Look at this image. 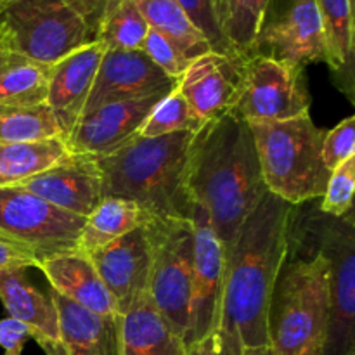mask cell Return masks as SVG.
I'll return each instance as SVG.
<instances>
[{
	"label": "cell",
	"mask_w": 355,
	"mask_h": 355,
	"mask_svg": "<svg viewBox=\"0 0 355 355\" xmlns=\"http://www.w3.org/2000/svg\"><path fill=\"white\" fill-rule=\"evenodd\" d=\"M250 128L267 191L293 207L321 200L331 172L322 162L326 130L311 113Z\"/></svg>",
	"instance_id": "obj_5"
},
{
	"label": "cell",
	"mask_w": 355,
	"mask_h": 355,
	"mask_svg": "<svg viewBox=\"0 0 355 355\" xmlns=\"http://www.w3.org/2000/svg\"><path fill=\"white\" fill-rule=\"evenodd\" d=\"M201 121L189 107L187 101L179 92L177 85L168 94L155 104L146 120L139 127V137H162V135L175 134V132L191 130L196 132Z\"/></svg>",
	"instance_id": "obj_31"
},
{
	"label": "cell",
	"mask_w": 355,
	"mask_h": 355,
	"mask_svg": "<svg viewBox=\"0 0 355 355\" xmlns=\"http://www.w3.org/2000/svg\"><path fill=\"white\" fill-rule=\"evenodd\" d=\"M151 257V239L146 224L97 252L89 253L90 262L110 291L120 315H123L141 295L148 293Z\"/></svg>",
	"instance_id": "obj_14"
},
{
	"label": "cell",
	"mask_w": 355,
	"mask_h": 355,
	"mask_svg": "<svg viewBox=\"0 0 355 355\" xmlns=\"http://www.w3.org/2000/svg\"><path fill=\"white\" fill-rule=\"evenodd\" d=\"M49 75L51 66L16 51L0 26V111L45 103Z\"/></svg>",
	"instance_id": "obj_23"
},
{
	"label": "cell",
	"mask_w": 355,
	"mask_h": 355,
	"mask_svg": "<svg viewBox=\"0 0 355 355\" xmlns=\"http://www.w3.org/2000/svg\"><path fill=\"white\" fill-rule=\"evenodd\" d=\"M33 338V333L23 322L12 318L0 321V347L3 355H23L24 343Z\"/></svg>",
	"instance_id": "obj_38"
},
{
	"label": "cell",
	"mask_w": 355,
	"mask_h": 355,
	"mask_svg": "<svg viewBox=\"0 0 355 355\" xmlns=\"http://www.w3.org/2000/svg\"><path fill=\"white\" fill-rule=\"evenodd\" d=\"M40 259L23 243L0 232V272L37 267Z\"/></svg>",
	"instance_id": "obj_36"
},
{
	"label": "cell",
	"mask_w": 355,
	"mask_h": 355,
	"mask_svg": "<svg viewBox=\"0 0 355 355\" xmlns=\"http://www.w3.org/2000/svg\"><path fill=\"white\" fill-rule=\"evenodd\" d=\"M177 2L182 7L184 12L187 14V17L193 21L194 26L201 31V35H203L205 38H207L211 51L218 52V54L236 58L231 52V49H229V45L225 44L220 31H218L214 12V0H177Z\"/></svg>",
	"instance_id": "obj_34"
},
{
	"label": "cell",
	"mask_w": 355,
	"mask_h": 355,
	"mask_svg": "<svg viewBox=\"0 0 355 355\" xmlns=\"http://www.w3.org/2000/svg\"><path fill=\"white\" fill-rule=\"evenodd\" d=\"M269 6L270 0H214L218 31L236 58L253 54Z\"/></svg>",
	"instance_id": "obj_27"
},
{
	"label": "cell",
	"mask_w": 355,
	"mask_h": 355,
	"mask_svg": "<svg viewBox=\"0 0 355 355\" xmlns=\"http://www.w3.org/2000/svg\"><path fill=\"white\" fill-rule=\"evenodd\" d=\"M106 45L92 40L51 66L45 104L52 110L64 139L82 118Z\"/></svg>",
	"instance_id": "obj_18"
},
{
	"label": "cell",
	"mask_w": 355,
	"mask_h": 355,
	"mask_svg": "<svg viewBox=\"0 0 355 355\" xmlns=\"http://www.w3.org/2000/svg\"><path fill=\"white\" fill-rule=\"evenodd\" d=\"M241 355H274V352L272 349L267 345V347H259V349H245Z\"/></svg>",
	"instance_id": "obj_40"
},
{
	"label": "cell",
	"mask_w": 355,
	"mask_h": 355,
	"mask_svg": "<svg viewBox=\"0 0 355 355\" xmlns=\"http://www.w3.org/2000/svg\"><path fill=\"white\" fill-rule=\"evenodd\" d=\"M352 156H355V116H349L335 128L326 130L322 139V162L331 172Z\"/></svg>",
	"instance_id": "obj_35"
},
{
	"label": "cell",
	"mask_w": 355,
	"mask_h": 355,
	"mask_svg": "<svg viewBox=\"0 0 355 355\" xmlns=\"http://www.w3.org/2000/svg\"><path fill=\"white\" fill-rule=\"evenodd\" d=\"M151 270L148 295L182 342L189 328L194 272V232L191 218H151Z\"/></svg>",
	"instance_id": "obj_8"
},
{
	"label": "cell",
	"mask_w": 355,
	"mask_h": 355,
	"mask_svg": "<svg viewBox=\"0 0 355 355\" xmlns=\"http://www.w3.org/2000/svg\"><path fill=\"white\" fill-rule=\"evenodd\" d=\"M309 203L297 205L291 220L329 267V318L321 355H355V217H331Z\"/></svg>",
	"instance_id": "obj_6"
},
{
	"label": "cell",
	"mask_w": 355,
	"mask_h": 355,
	"mask_svg": "<svg viewBox=\"0 0 355 355\" xmlns=\"http://www.w3.org/2000/svg\"><path fill=\"white\" fill-rule=\"evenodd\" d=\"M350 2H352V3H354V0H350Z\"/></svg>",
	"instance_id": "obj_42"
},
{
	"label": "cell",
	"mask_w": 355,
	"mask_h": 355,
	"mask_svg": "<svg viewBox=\"0 0 355 355\" xmlns=\"http://www.w3.org/2000/svg\"><path fill=\"white\" fill-rule=\"evenodd\" d=\"M37 269L45 274L51 290L73 304L101 315H120L87 253L73 250L45 257L38 262Z\"/></svg>",
	"instance_id": "obj_21"
},
{
	"label": "cell",
	"mask_w": 355,
	"mask_h": 355,
	"mask_svg": "<svg viewBox=\"0 0 355 355\" xmlns=\"http://www.w3.org/2000/svg\"><path fill=\"white\" fill-rule=\"evenodd\" d=\"M328 318V262L291 220L288 253L267 309V338L274 355H321Z\"/></svg>",
	"instance_id": "obj_4"
},
{
	"label": "cell",
	"mask_w": 355,
	"mask_h": 355,
	"mask_svg": "<svg viewBox=\"0 0 355 355\" xmlns=\"http://www.w3.org/2000/svg\"><path fill=\"white\" fill-rule=\"evenodd\" d=\"M243 59L210 51L194 59L177 80V89L201 123L234 107Z\"/></svg>",
	"instance_id": "obj_15"
},
{
	"label": "cell",
	"mask_w": 355,
	"mask_h": 355,
	"mask_svg": "<svg viewBox=\"0 0 355 355\" xmlns=\"http://www.w3.org/2000/svg\"><path fill=\"white\" fill-rule=\"evenodd\" d=\"M322 21L326 64L336 87L354 103V3L350 0H314Z\"/></svg>",
	"instance_id": "obj_24"
},
{
	"label": "cell",
	"mask_w": 355,
	"mask_h": 355,
	"mask_svg": "<svg viewBox=\"0 0 355 355\" xmlns=\"http://www.w3.org/2000/svg\"><path fill=\"white\" fill-rule=\"evenodd\" d=\"M149 217L137 203L120 198H104L99 207L85 218L80 231L76 250L92 253L110 245L127 232L148 224Z\"/></svg>",
	"instance_id": "obj_25"
},
{
	"label": "cell",
	"mask_w": 355,
	"mask_h": 355,
	"mask_svg": "<svg viewBox=\"0 0 355 355\" xmlns=\"http://www.w3.org/2000/svg\"><path fill=\"white\" fill-rule=\"evenodd\" d=\"M0 300L9 318L23 322L47 355H64L59 336L58 311L51 295L42 293L24 269L0 272Z\"/></svg>",
	"instance_id": "obj_19"
},
{
	"label": "cell",
	"mask_w": 355,
	"mask_h": 355,
	"mask_svg": "<svg viewBox=\"0 0 355 355\" xmlns=\"http://www.w3.org/2000/svg\"><path fill=\"white\" fill-rule=\"evenodd\" d=\"M64 355H121V315H101L49 291Z\"/></svg>",
	"instance_id": "obj_20"
},
{
	"label": "cell",
	"mask_w": 355,
	"mask_h": 355,
	"mask_svg": "<svg viewBox=\"0 0 355 355\" xmlns=\"http://www.w3.org/2000/svg\"><path fill=\"white\" fill-rule=\"evenodd\" d=\"M175 85L177 80L166 76L142 51L106 49L83 114L104 104L166 94Z\"/></svg>",
	"instance_id": "obj_13"
},
{
	"label": "cell",
	"mask_w": 355,
	"mask_h": 355,
	"mask_svg": "<svg viewBox=\"0 0 355 355\" xmlns=\"http://www.w3.org/2000/svg\"><path fill=\"white\" fill-rule=\"evenodd\" d=\"M311 96L304 69L272 58L243 59L241 85L234 111L248 125L274 123L309 114Z\"/></svg>",
	"instance_id": "obj_9"
},
{
	"label": "cell",
	"mask_w": 355,
	"mask_h": 355,
	"mask_svg": "<svg viewBox=\"0 0 355 355\" xmlns=\"http://www.w3.org/2000/svg\"><path fill=\"white\" fill-rule=\"evenodd\" d=\"M49 139H64V135L45 103L0 111V142H38Z\"/></svg>",
	"instance_id": "obj_30"
},
{
	"label": "cell",
	"mask_w": 355,
	"mask_h": 355,
	"mask_svg": "<svg viewBox=\"0 0 355 355\" xmlns=\"http://www.w3.org/2000/svg\"><path fill=\"white\" fill-rule=\"evenodd\" d=\"M355 191V156L345 159L331 170L326 191L319 200V210L331 217H347L354 214Z\"/></svg>",
	"instance_id": "obj_32"
},
{
	"label": "cell",
	"mask_w": 355,
	"mask_h": 355,
	"mask_svg": "<svg viewBox=\"0 0 355 355\" xmlns=\"http://www.w3.org/2000/svg\"><path fill=\"white\" fill-rule=\"evenodd\" d=\"M163 96L165 94H156L142 99L104 104L83 114L64 139L66 148L71 155L87 156H104L114 151L137 134L149 111Z\"/></svg>",
	"instance_id": "obj_16"
},
{
	"label": "cell",
	"mask_w": 355,
	"mask_h": 355,
	"mask_svg": "<svg viewBox=\"0 0 355 355\" xmlns=\"http://www.w3.org/2000/svg\"><path fill=\"white\" fill-rule=\"evenodd\" d=\"M253 54L300 69L326 62L324 30L314 0H270Z\"/></svg>",
	"instance_id": "obj_11"
},
{
	"label": "cell",
	"mask_w": 355,
	"mask_h": 355,
	"mask_svg": "<svg viewBox=\"0 0 355 355\" xmlns=\"http://www.w3.org/2000/svg\"><path fill=\"white\" fill-rule=\"evenodd\" d=\"M293 208L267 191L225 252L218 328L243 350L269 345L267 309L288 253Z\"/></svg>",
	"instance_id": "obj_2"
},
{
	"label": "cell",
	"mask_w": 355,
	"mask_h": 355,
	"mask_svg": "<svg viewBox=\"0 0 355 355\" xmlns=\"http://www.w3.org/2000/svg\"><path fill=\"white\" fill-rule=\"evenodd\" d=\"M0 26L16 51L45 66L96 40L94 21L66 0H14Z\"/></svg>",
	"instance_id": "obj_7"
},
{
	"label": "cell",
	"mask_w": 355,
	"mask_h": 355,
	"mask_svg": "<svg viewBox=\"0 0 355 355\" xmlns=\"http://www.w3.org/2000/svg\"><path fill=\"white\" fill-rule=\"evenodd\" d=\"M193 135L191 130L151 139L135 134L114 151L94 156L103 196L134 201L153 218H191L186 163Z\"/></svg>",
	"instance_id": "obj_3"
},
{
	"label": "cell",
	"mask_w": 355,
	"mask_h": 355,
	"mask_svg": "<svg viewBox=\"0 0 355 355\" xmlns=\"http://www.w3.org/2000/svg\"><path fill=\"white\" fill-rule=\"evenodd\" d=\"M3 2L9 3V2H14V0H3ZM66 2L71 3V6H75L76 9L82 10L87 17H90V19L94 21V24H96V28H97V21H99L101 9H103V0H66Z\"/></svg>",
	"instance_id": "obj_39"
},
{
	"label": "cell",
	"mask_w": 355,
	"mask_h": 355,
	"mask_svg": "<svg viewBox=\"0 0 355 355\" xmlns=\"http://www.w3.org/2000/svg\"><path fill=\"white\" fill-rule=\"evenodd\" d=\"M19 187L83 218L89 217L104 200L97 163L94 156L87 155H69L58 165L21 182Z\"/></svg>",
	"instance_id": "obj_17"
},
{
	"label": "cell",
	"mask_w": 355,
	"mask_h": 355,
	"mask_svg": "<svg viewBox=\"0 0 355 355\" xmlns=\"http://www.w3.org/2000/svg\"><path fill=\"white\" fill-rule=\"evenodd\" d=\"M186 191L191 205L207 211L227 252L245 218L267 194L252 128L232 110L194 132Z\"/></svg>",
	"instance_id": "obj_1"
},
{
	"label": "cell",
	"mask_w": 355,
	"mask_h": 355,
	"mask_svg": "<svg viewBox=\"0 0 355 355\" xmlns=\"http://www.w3.org/2000/svg\"><path fill=\"white\" fill-rule=\"evenodd\" d=\"M6 6H7V3L3 2V0H0V17H2V14H3V9H6Z\"/></svg>",
	"instance_id": "obj_41"
},
{
	"label": "cell",
	"mask_w": 355,
	"mask_h": 355,
	"mask_svg": "<svg viewBox=\"0 0 355 355\" xmlns=\"http://www.w3.org/2000/svg\"><path fill=\"white\" fill-rule=\"evenodd\" d=\"M141 51L165 73L166 76L173 80H179L180 75L186 71L191 64V59L173 44L172 40L162 35L159 31L149 28L144 42H142Z\"/></svg>",
	"instance_id": "obj_33"
},
{
	"label": "cell",
	"mask_w": 355,
	"mask_h": 355,
	"mask_svg": "<svg viewBox=\"0 0 355 355\" xmlns=\"http://www.w3.org/2000/svg\"><path fill=\"white\" fill-rule=\"evenodd\" d=\"M243 349L231 338L225 335L220 328L211 331L205 338L198 342L189 343L184 349L182 355H241Z\"/></svg>",
	"instance_id": "obj_37"
},
{
	"label": "cell",
	"mask_w": 355,
	"mask_h": 355,
	"mask_svg": "<svg viewBox=\"0 0 355 355\" xmlns=\"http://www.w3.org/2000/svg\"><path fill=\"white\" fill-rule=\"evenodd\" d=\"M149 28L172 40L191 61L211 51L207 38L187 17L177 0H134Z\"/></svg>",
	"instance_id": "obj_28"
},
{
	"label": "cell",
	"mask_w": 355,
	"mask_h": 355,
	"mask_svg": "<svg viewBox=\"0 0 355 355\" xmlns=\"http://www.w3.org/2000/svg\"><path fill=\"white\" fill-rule=\"evenodd\" d=\"M191 222L194 232V272L189 328L184 345L198 342L218 328L225 267L224 245L211 227L207 211L193 207Z\"/></svg>",
	"instance_id": "obj_12"
},
{
	"label": "cell",
	"mask_w": 355,
	"mask_h": 355,
	"mask_svg": "<svg viewBox=\"0 0 355 355\" xmlns=\"http://www.w3.org/2000/svg\"><path fill=\"white\" fill-rule=\"evenodd\" d=\"M85 218L68 214L19 186L0 187V232L38 259L76 250Z\"/></svg>",
	"instance_id": "obj_10"
},
{
	"label": "cell",
	"mask_w": 355,
	"mask_h": 355,
	"mask_svg": "<svg viewBox=\"0 0 355 355\" xmlns=\"http://www.w3.org/2000/svg\"><path fill=\"white\" fill-rule=\"evenodd\" d=\"M149 24L134 0H103L96 40L107 49L141 51Z\"/></svg>",
	"instance_id": "obj_29"
},
{
	"label": "cell",
	"mask_w": 355,
	"mask_h": 355,
	"mask_svg": "<svg viewBox=\"0 0 355 355\" xmlns=\"http://www.w3.org/2000/svg\"><path fill=\"white\" fill-rule=\"evenodd\" d=\"M184 342L170 322L141 295L121 315V355H182Z\"/></svg>",
	"instance_id": "obj_22"
},
{
	"label": "cell",
	"mask_w": 355,
	"mask_h": 355,
	"mask_svg": "<svg viewBox=\"0 0 355 355\" xmlns=\"http://www.w3.org/2000/svg\"><path fill=\"white\" fill-rule=\"evenodd\" d=\"M71 153L64 139L38 142H0V187L19 186L30 177L58 165Z\"/></svg>",
	"instance_id": "obj_26"
}]
</instances>
